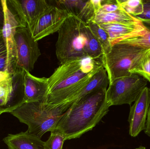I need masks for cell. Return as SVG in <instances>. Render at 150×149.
<instances>
[{
    "label": "cell",
    "mask_w": 150,
    "mask_h": 149,
    "mask_svg": "<svg viewBox=\"0 0 150 149\" xmlns=\"http://www.w3.org/2000/svg\"><path fill=\"white\" fill-rule=\"evenodd\" d=\"M120 42L142 49H150V30L143 36L127 38Z\"/></svg>",
    "instance_id": "24"
},
{
    "label": "cell",
    "mask_w": 150,
    "mask_h": 149,
    "mask_svg": "<svg viewBox=\"0 0 150 149\" xmlns=\"http://www.w3.org/2000/svg\"><path fill=\"white\" fill-rule=\"evenodd\" d=\"M12 92V74L7 71H0V103L2 106H6L8 104Z\"/></svg>",
    "instance_id": "18"
},
{
    "label": "cell",
    "mask_w": 150,
    "mask_h": 149,
    "mask_svg": "<svg viewBox=\"0 0 150 149\" xmlns=\"http://www.w3.org/2000/svg\"><path fill=\"white\" fill-rule=\"evenodd\" d=\"M148 82L144 78L136 73L115 79L109 83L106 93L107 101L110 107L131 105L147 87Z\"/></svg>",
    "instance_id": "6"
},
{
    "label": "cell",
    "mask_w": 150,
    "mask_h": 149,
    "mask_svg": "<svg viewBox=\"0 0 150 149\" xmlns=\"http://www.w3.org/2000/svg\"><path fill=\"white\" fill-rule=\"evenodd\" d=\"M150 51L119 42L111 45L109 51L101 57L109 83L115 79L129 76L130 72Z\"/></svg>",
    "instance_id": "5"
},
{
    "label": "cell",
    "mask_w": 150,
    "mask_h": 149,
    "mask_svg": "<svg viewBox=\"0 0 150 149\" xmlns=\"http://www.w3.org/2000/svg\"><path fill=\"white\" fill-rule=\"evenodd\" d=\"M91 22H94L100 25L102 24L112 22L133 23L140 22L141 21L127 13L122 8L118 10L110 13H96Z\"/></svg>",
    "instance_id": "16"
},
{
    "label": "cell",
    "mask_w": 150,
    "mask_h": 149,
    "mask_svg": "<svg viewBox=\"0 0 150 149\" xmlns=\"http://www.w3.org/2000/svg\"><path fill=\"white\" fill-rule=\"evenodd\" d=\"M21 26L30 29L49 7L45 0H7Z\"/></svg>",
    "instance_id": "9"
},
{
    "label": "cell",
    "mask_w": 150,
    "mask_h": 149,
    "mask_svg": "<svg viewBox=\"0 0 150 149\" xmlns=\"http://www.w3.org/2000/svg\"><path fill=\"white\" fill-rule=\"evenodd\" d=\"M25 71L22 68H17L12 75L13 92L11 98L6 106L9 113L24 104V79Z\"/></svg>",
    "instance_id": "15"
},
{
    "label": "cell",
    "mask_w": 150,
    "mask_h": 149,
    "mask_svg": "<svg viewBox=\"0 0 150 149\" xmlns=\"http://www.w3.org/2000/svg\"><path fill=\"white\" fill-rule=\"evenodd\" d=\"M143 1L144 8L143 13L141 15L135 17L142 19H150V0H144Z\"/></svg>",
    "instance_id": "27"
},
{
    "label": "cell",
    "mask_w": 150,
    "mask_h": 149,
    "mask_svg": "<svg viewBox=\"0 0 150 149\" xmlns=\"http://www.w3.org/2000/svg\"><path fill=\"white\" fill-rule=\"evenodd\" d=\"M9 149H45V142L27 132L9 134L3 139Z\"/></svg>",
    "instance_id": "14"
},
{
    "label": "cell",
    "mask_w": 150,
    "mask_h": 149,
    "mask_svg": "<svg viewBox=\"0 0 150 149\" xmlns=\"http://www.w3.org/2000/svg\"><path fill=\"white\" fill-rule=\"evenodd\" d=\"M130 73L138 74L150 83V51Z\"/></svg>",
    "instance_id": "23"
},
{
    "label": "cell",
    "mask_w": 150,
    "mask_h": 149,
    "mask_svg": "<svg viewBox=\"0 0 150 149\" xmlns=\"http://www.w3.org/2000/svg\"><path fill=\"white\" fill-rule=\"evenodd\" d=\"M0 112L3 113H8V110L6 106H2L1 104L0 103Z\"/></svg>",
    "instance_id": "31"
},
{
    "label": "cell",
    "mask_w": 150,
    "mask_h": 149,
    "mask_svg": "<svg viewBox=\"0 0 150 149\" xmlns=\"http://www.w3.org/2000/svg\"><path fill=\"white\" fill-rule=\"evenodd\" d=\"M86 24L93 34L100 43L103 50V55L106 54L111 47L108 34L99 24L94 22H90Z\"/></svg>",
    "instance_id": "20"
},
{
    "label": "cell",
    "mask_w": 150,
    "mask_h": 149,
    "mask_svg": "<svg viewBox=\"0 0 150 149\" xmlns=\"http://www.w3.org/2000/svg\"><path fill=\"white\" fill-rule=\"evenodd\" d=\"M144 130L145 134L150 137V106L145 124V129Z\"/></svg>",
    "instance_id": "29"
},
{
    "label": "cell",
    "mask_w": 150,
    "mask_h": 149,
    "mask_svg": "<svg viewBox=\"0 0 150 149\" xmlns=\"http://www.w3.org/2000/svg\"><path fill=\"white\" fill-rule=\"evenodd\" d=\"M48 90V78H38L25 71L24 102L45 101Z\"/></svg>",
    "instance_id": "12"
},
{
    "label": "cell",
    "mask_w": 150,
    "mask_h": 149,
    "mask_svg": "<svg viewBox=\"0 0 150 149\" xmlns=\"http://www.w3.org/2000/svg\"><path fill=\"white\" fill-rule=\"evenodd\" d=\"M5 23V12L3 0H0V33L2 32Z\"/></svg>",
    "instance_id": "28"
},
{
    "label": "cell",
    "mask_w": 150,
    "mask_h": 149,
    "mask_svg": "<svg viewBox=\"0 0 150 149\" xmlns=\"http://www.w3.org/2000/svg\"><path fill=\"white\" fill-rule=\"evenodd\" d=\"M135 149H146V148L144 147H143V146H140L139 148H136Z\"/></svg>",
    "instance_id": "32"
},
{
    "label": "cell",
    "mask_w": 150,
    "mask_h": 149,
    "mask_svg": "<svg viewBox=\"0 0 150 149\" xmlns=\"http://www.w3.org/2000/svg\"><path fill=\"white\" fill-rule=\"evenodd\" d=\"M87 24L72 14L59 31L56 44V55L61 64L73 59L87 57Z\"/></svg>",
    "instance_id": "4"
},
{
    "label": "cell",
    "mask_w": 150,
    "mask_h": 149,
    "mask_svg": "<svg viewBox=\"0 0 150 149\" xmlns=\"http://www.w3.org/2000/svg\"><path fill=\"white\" fill-rule=\"evenodd\" d=\"M120 6L133 16L141 15L144 10L143 0H118Z\"/></svg>",
    "instance_id": "22"
},
{
    "label": "cell",
    "mask_w": 150,
    "mask_h": 149,
    "mask_svg": "<svg viewBox=\"0 0 150 149\" xmlns=\"http://www.w3.org/2000/svg\"><path fill=\"white\" fill-rule=\"evenodd\" d=\"M150 106V90L146 87L130 107L129 115V134L135 137L145 129Z\"/></svg>",
    "instance_id": "10"
},
{
    "label": "cell",
    "mask_w": 150,
    "mask_h": 149,
    "mask_svg": "<svg viewBox=\"0 0 150 149\" xmlns=\"http://www.w3.org/2000/svg\"><path fill=\"white\" fill-rule=\"evenodd\" d=\"M3 113H2V112H0V115H1V114H2Z\"/></svg>",
    "instance_id": "33"
},
{
    "label": "cell",
    "mask_w": 150,
    "mask_h": 149,
    "mask_svg": "<svg viewBox=\"0 0 150 149\" xmlns=\"http://www.w3.org/2000/svg\"><path fill=\"white\" fill-rule=\"evenodd\" d=\"M107 89L93 91L73 102L63 114L54 131L62 134L67 141L79 138L91 130L109 111Z\"/></svg>",
    "instance_id": "1"
},
{
    "label": "cell",
    "mask_w": 150,
    "mask_h": 149,
    "mask_svg": "<svg viewBox=\"0 0 150 149\" xmlns=\"http://www.w3.org/2000/svg\"><path fill=\"white\" fill-rule=\"evenodd\" d=\"M87 43L86 53L87 57L95 59H101L103 55V51L100 43L87 25L86 28Z\"/></svg>",
    "instance_id": "19"
},
{
    "label": "cell",
    "mask_w": 150,
    "mask_h": 149,
    "mask_svg": "<svg viewBox=\"0 0 150 149\" xmlns=\"http://www.w3.org/2000/svg\"><path fill=\"white\" fill-rule=\"evenodd\" d=\"M122 8L118 3V0L101 1V6L97 13H106L114 12Z\"/></svg>",
    "instance_id": "26"
},
{
    "label": "cell",
    "mask_w": 150,
    "mask_h": 149,
    "mask_svg": "<svg viewBox=\"0 0 150 149\" xmlns=\"http://www.w3.org/2000/svg\"><path fill=\"white\" fill-rule=\"evenodd\" d=\"M65 141L62 134L58 131L52 132L48 140L45 142V149H63Z\"/></svg>",
    "instance_id": "25"
},
{
    "label": "cell",
    "mask_w": 150,
    "mask_h": 149,
    "mask_svg": "<svg viewBox=\"0 0 150 149\" xmlns=\"http://www.w3.org/2000/svg\"><path fill=\"white\" fill-rule=\"evenodd\" d=\"M68 15L66 10L53 5L49 6L30 29L34 40L38 42L59 31Z\"/></svg>",
    "instance_id": "8"
},
{
    "label": "cell",
    "mask_w": 150,
    "mask_h": 149,
    "mask_svg": "<svg viewBox=\"0 0 150 149\" xmlns=\"http://www.w3.org/2000/svg\"><path fill=\"white\" fill-rule=\"evenodd\" d=\"M142 22L144 25L150 30V19H142V18H137Z\"/></svg>",
    "instance_id": "30"
},
{
    "label": "cell",
    "mask_w": 150,
    "mask_h": 149,
    "mask_svg": "<svg viewBox=\"0 0 150 149\" xmlns=\"http://www.w3.org/2000/svg\"><path fill=\"white\" fill-rule=\"evenodd\" d=\"M104 67L101 59L80 58L61 64L48 78L45 103L61 104L84 87Z\"/></svg>",
    "instance_id": "2"
},
{
    "label": "cell",
    "mask_w": 150,
    "mask_h": 149,
    "mask_svg": "<svg viewBox=\"0 0 150 149\" xmlns=\"http://www.w3.org/2000/svg\"><path fill=\"white\" fill-rule=\"evenodd\" d=\"M17 68V61L11 56L3 37L0 33V71H7L13 74Z\"/></svg>",
    "instance_id": "17"
},
{
    "label": "cell",
    "mask_w": 150,
    "mask_h": 149,
    "mask_svg": "<svg viewBox=\"0 0 150 149\" xmlns=\"http://www.w3.org/2000/svg\"><path fill=\"white\" fill-rule=\"evenodd\" d=\"M70 106L49 104L44 101L25 103L11 114L28 127L27 132L41 139L47 132H54L62 115Z\"/></svg>",
    "instance_id": "3"
},
{
    "label": "cell",
    "mask_w": 150,
    "mask_h": 149,
    "mask_svg": "<svg viewBox=\"0 0 150 149\" xmlns=\"http://www.w3.org/2000/svg\"><path fill=\"white\" fill-rule=\"evenodd\" d=\"M149 89H150V88H149Z\"/></svg>",
    "instance_id": "34"
},
{
    "label": "cell",
    "mask_w": 150,
    "mask_h": 149,
    "mask_svg": "<svg viewBox=\"0 0 150 149\" xmlns=\"http://www.w3.org/2000/svg\"><path fill=\"white\" fill-rule=\"evenodd\" d=\"M99 25L108 34L111 45L127 38L143 36L149 30L142 22L133 23H108Z\"/></svg>",
    "instance_id": "11"
},
{
    "label": "cell",
    "mask_w": 150,
    "mask_h": 149,
    "mask_svg": "<svg viewBox=\"0 0 150 149\" xmlns=\"http://www.w3.org/2000/svg\"><path fill=\"white\" fill-rule=\"evenodd\" d=\"M55 2L59 8L66 10L68 14H73L79 17L84 10L87 1L60 0Z\"/></svg>",
    "instance_id": "21"
},
{
    "label": "cell",
    "mask_w": 150,
    "mask_h": 149,
    "mask_svg": "<svg viewBox=\"0 0 150 149\" xmlns=\"http://www.w3.org/2000/svg\"><path fill=\"white\" fill-rule=\"evenodd\" d=\"M3 3L5 12V23L2 30L3 37L9 51L18 63L15 34L17 28L22 26L16 15L8 6L7 0H3Z\"/></svg>",
    "instance_id": "13"
},
{
    "label": "cell",
    "mask_w": 150,
    "mask_h": 149,
    "mask_svg": "<svg viewBox=\"0 0 150 149\" xmlns=\"http://www.w3.org/2000/svg\"><path fill=\"white\" fill-rule=\"evenodd\" d=\"M15 39L17 51V67L30 72L41 55L38 42L33 37L30 28L23 26L17 28Z\"/></svg>",
    "instance_id": "7"
}]
</instances>
